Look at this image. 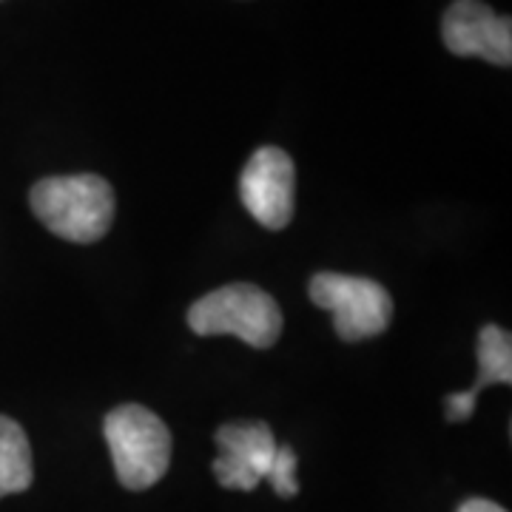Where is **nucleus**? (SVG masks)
I'll list each match as a JSON object with an SVG mask.
<instances>
[{
  "label": "nucleus",
  "instance_id": "obj_1",
  "mask_svg": "<svg viewBox=\"0 0 512 512\" xmlns=\"http://www.w3.org/2000/svg\"><path fill=\"white\" fill-rule=\"evenodd\" d=\"M29 202L55 237L80 245L106 237L114 222V191L97 174L46 177L35 183Z\"/></svg>",
  "mask_w": 512,
  "mask_h": 512
},
{
  "label": "nucleus",
  "instance_id": "obj_2",
  "mask_svg": "<svg viewBox=\"0 0 512 512\" xmlns=\"http://www.w3.org/2000/svg\"><path fill=\"white\" fill-rule=\"evenodd\" d=\"M106 441L117 478L126 490H148L168 473L171 433L165 421L140 404H123L106 416Z\"/></svg>",
  "mask_w": 512,
  "mask_h": 512
},
{
  "label": "nucleus",
  "instance_id": "obj_3",
  "mask_svg": "<svg viewBox=\"0 0 512 512\" xmlns=\"http://www.w3.org/2000/svg\"><path fill=\"white\" fill-rule=\"evenodd\" d=\"M188 328L197 336H237L251 348H271L282 333V311L271 293L237 282L205 293L188 311Z\"/></svg>",
  "mask_w": 512,
  "mask_h": 512
},
{
  "label": "nucleus",
  "instance_id": "obj_4",
  "mask_svg": "<svg viewBox=\"0 0 512 512\" xmlns=\"http://www.w3.org/2000/svg\"><path fill=\"white\" fill-rule=\"evenodd\" d=\"M311 302L333 313V328L345 342L379 336L393 319V299L387 288L367 276L316 274L311 279Z\"/></svg>",
  "mask_w": 512,
  "mask_h": 512
},
{
  "label": "nucleus",
  "instance_id": "obj_5",
  "mask_svg": "<svg viewBox=\"0 0 512 512\" xmlns=\"http://www.w3.org/2000/svg\"><path fill=\"white\" fill-rule=\"evenodd\" d=\"M239 194L248 214L262 228L282 231L293 217V194H296V168L288 151L276 146L254 151V157L242 171Z\"/></svg>",
  "mask_w": 512,
  "mask_h": 512
},
{
  "label": "nucleus",
  "instance_id": "obj_6",
  "mask_svg": "<svg viewBox=\"0 0 512 512\" xmlns=\"http://www.w3.org/2000/svg\"><path fill=\"white\" fill-rule=\"evenodd\" d=\"M220 456L214 458V476L225 490H256L271 470L276 456L274 430L265 421H234L217 430Z\"/></svg>",
  "mask_w": 512,
  "mask_h": 512
},
{
  "label": "nucleus",
  "instance_id": "obj_7",
  "mask_svg": "<svg viewBox=\"0 0 512 512\" xmlns=\"http://www.w3.org/2000/svg\"><path fill=\"white\" fill-rule=\"evenodd\" d=\"M444 46L456 57H481L495 66L512 63V23L481 0H456L441 20Z\"/></svg>",
  "mask_w": 512,
  "mask_h": 512
},
{
  "label": "nucleus",
  "instance_id": "obj_8",
  "mask_svg": "<svg viewBox=\"0 0 512 512\" xmlns=\"http://www.w3.org/2000/svg\"><path fill=\"white\" fill-rule=\"evenodd\" d=\"M512 382V336L498 325H487L478 336V379L470 390L447 396V421H467L487 384Z\"/></svg>",
  "mask_w": 512,
  "mask_h": 512
},
{
  "label": "nucleus",
  "instance_id": "obj_9",
  "mask_svg": "<svg viewBox=\"0 0 512 512\" xmlns=\"http://www.w3.org/2000/svg\"><path fill=\"white\" fill-rule=\"evenodd\" d=\"M32 447L18 421L0 416V498L32 487Z\"/></svg>",
  "mask_w": 512,
  "mask_h": 512
},
{
  "label": "nucleus",
  "instance_id": "obj_10",
  "mask_svg": "<svg viewBox=\"0 0 512 512\" xmlns=\"http://www.w3.org/2000/svg\"><path fill=\"white\" fill-rule=\"evenodd\" d=\"M271 487H274L276 495L282 498H293L299 493V481H296V453L291 447L279 444L276 447V456L271 461V470H268V478H265Z\"/></svg>",
  "mask_w": 512,
  "mask_h": 512
},
{
  "label": "nucleus",
  "instance_id": "obj_11",
  "mask_svg": "<svg viewBox=\"0 0 512 512\" xmlns=\"http://www.w3.org/2000/svg\"><path fill=\"white\" fill-rule=\"evenodd\" d=\"M458 512H507L504 507H498L493 501H487V498H470V501H464Z\"/></svg>",
  "mask_w": 512,
  "mask_h": 512
}]
</instances>
